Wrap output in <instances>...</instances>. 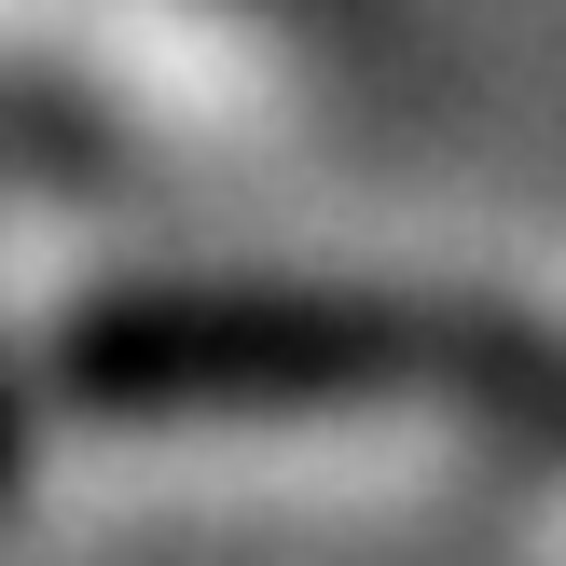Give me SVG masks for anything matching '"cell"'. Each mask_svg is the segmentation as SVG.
Instances as JSON below:
<instances>
[{"label": "cell", "instance_id": "cell-1", "mask_svg": "<svg viewBox=\"0 0 566 566\" xmlns=\"http://www.w3.org/2000/svg\"><path fill=\"white\" fill-rule=\"evenodd\" d=\"M484 332L387 318V304H276V291H208V304H111L83 318L70 387L111 415H276V401H401V387H470Z\"/></svg>", "mask_w": 566, "mask_h": 566}]
</instances>
